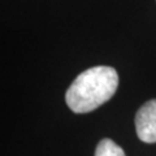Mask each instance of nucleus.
<instances>
[{"label":"nucleus","instance_id":"nucleus-1","mask_svg":"<svg viewBox=\"0 0 156 156\" xmlns=\"http://www.w3.org/2000/svg\"><path fill=\"white\" fill-rule=\"evenodd\" d=\"M119 86V74L112 66H94L82 72L69 89L65 101L74 113H89L108 101Z\"/></svg>","mask_w":156,"mask_h":156},{"label":"nucleus","instance_id":"nucleus-2","mask_svg":"<svg viewBox=\"0 0 156 156\" xmlns=\"http://www.w3.org/2000/svg\"><path fill=\"white\" fill-rule=\"evenodd\" d=\"M135 130L144 143H156V99L148 100L135 115Z\"/></svg>","mask_w":156,"mask_h":156},{"label":"nucleus","instance_id":"nucleus-3","mask_svg":"<svg viewBox=\"0 0 156 156\" xmlns=\"http://www.w3.org/2000/svg\"><path fill=\"white\" fill-rule=\"evenodd\" d=\"M95 156H126L124 150L109 138L101 139L96 146Z\"/></svg>","mask_w":156,"mask_h":156}]
</instances>
